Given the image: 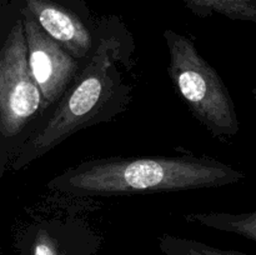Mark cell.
I'll return each instance as SVG.
<instances>
[{"mask_svg":"<svg viewBox=\"0 0 256 255\" xmlns=\"http://www.w3.org/2000/svg\"><path fill=\"white\" fill-rule=\"evenodd\" d=\"M132 48L128 44L126 32L106 22L98 25L92 55L59 102L45 112L10 170L25 169L75 132L110 122L125 112L132 102V86L120 66H132Z\"/></svg>","mask_w":256,"mask_h":255,"instance_id":"cell-1","label":"cell"},{"mask_svg":"<svg viewBox=\"0 0 256 255\" xmlns=\"http://www.w3.org/2000/svg\"><path fill=\"white\" fill-rule=\"evenodd\" d=\"M244 179V172L209 156H110L65 169L46 188L70 198H112L212 189Z\"/></svg>","mask_w":256,"mask_h":255,"instance_id":"cell-2","label":"cell"},{"mask_svg":"<svg viewBox=\"0 0 256 255\" xmlns=\"http://www.w3.org/2000/svg\"><path fill=\"white\" fill-rule=\"evenodd\" d=\"M45 114L26 60L24 28L16 2L0 34V178Z\"/></svg>","mask_w":256,"mask_h":255,"instance_id":"cell-3","label":"cell"},{"mask_svg":"<svg viewBox=\"0 0 256 255\" xmlns=\"http://www.w3.org/2000/svg\"><path fill=\"white\" fill-rule=\"evenodd\" d=\"M169 52L168 74L190 114L218 139L239 134L240 122L229 89L190 38L164 32Z\"/></svg>","mask_w":256,"mask_h":255,"instance_id":"cell-4","label":"cell"},{"mask_svg":"<svg viewBox=\"0 0 256 255\" xmlns=\"http://www.w3.org/2000/svg\"><path fill=\"white\" fill-rule=\"evenodd\" d=\"M16 6L24 28L28 66L39 88L46 112L59 102L84 64L45 34L19 2H16Z\"/></svg>","mask_w":256,"mask_h":255,"instance_id":"cell-5","label":"cell"},{"mask_svg":"<svg viewBox=\"0 0 256 255\" xmlns=\"http://www.w3.org/2000/svg\"><path fill=\"white\" fill-rule=\"evenodd\" d=\"M45 34L85 64L94 52L98 26L72 8L56 0H18Z\"/></svg>","mask_w":256,"mask_h":255,"instance_id":"cell-6","label":"cell"},{"mask_svg":"<svg viewBox=\"0 0 256 255\" xmlns=\"http://www.w3.org/2000/svg\"><path fill=\"white\" fill-rule=\"evenodd\" d=\"M199 18L220 14L232 20L256 22V0H182Z\"/></svg>","mask_w":256,"mask_h":255,"instance_id":"cell-7","label":"cell"},{"mask_svg":"<svg viewBox=\"0 0 256 255\" xmlns=\"http://www.w3.org/2000/svg\"><path fill=\"white\" fill-rule=\"evenodd\" d=\"M189 222H198L202 225L216 229L238 232L244 236L255 239L256 212L246 214H226V212H198L186 215Z\"/></svg>","mask_w":256,"mask_h":255,"instance_id":"cell-8","label":"cell"},{"mask_svg":"<svg viewBox=\"0 0 256 255\" xmlns=\"http://www.w3.org/2000/svg\"><path fill=\"white\" fill-rule=\"evenodd\" d=\"M12 2H9L8 0H0V34L9 19V15L12 12Z\"/></svg>","mask_w":256,"mask_h":255,"instance_id":"cell-9","label":"cell"}]
</instances>
